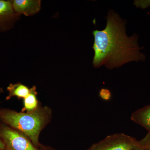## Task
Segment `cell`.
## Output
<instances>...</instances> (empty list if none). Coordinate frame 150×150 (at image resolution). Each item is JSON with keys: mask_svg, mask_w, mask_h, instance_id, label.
<instances>
[{"mask_svg": "<svg viewBox=\"0 0 150 150\" xmlns=\"http://www.w3.org/2000/svg\"><path fill=\"white\" fill-rule=\"evenodd\" d=\"M106 19L104 29L93 31V67L104 66L112 69L129 62L144 61L145 56L141 52L138 35L129 37L126 34V22L112 10L108 11Z\"/></svg>", "mask_w": 150, "mask_h": 150, "instance_id": "6da1fadb", "label": "cell"}, {"mask_svg": "<svg viewBox=\"0 0 150 150\" xmlns=\"http://www.w3.org/2000/svg\"><path fill=\"white\" fill-rule=\"evenodd\" d=\"M50 117L47 108H38L30 112H17L4 110L0 111V118L3 122L28 137L35 146L39 144L40 131Z\"/></svg>", "mask_w": 150, "mask_h": 150, "instance_id": "7a4b0ae2", "label": "cell"}, {"mask_svg": "<svg viewBox=\"0 0 150 150\" xmlns=\"http://www.w3.org/2000/svg\"><path fill=\"white\" fill-rule=\"evenodd\" d=\"M138 146V141L136 139L120 133L107 136L87 150H131Z\"/></svg>", "mask_w": 150, "mask_h": 150, "instance_id": "3957f363", "label": "cell"}, {"mask_svg": "<svg viewBox=\"0 0 150 150\" xmlns=\"http://www.w3.org/2000/svg\"><path fill=\"white\" fill-rule=\"evenodd\" d=\"M0 137L5 144L8 150H38L28 137L8 126L1 128Z\"/></svg>", "mask_w": 150, "mask_h": 150, "instance_id": "277c9868", "label": "cell"}, {"mask_svg": "<svg viewBox=\"0 0 150 150\" xmlns=\"http://www.w3.org/2000/svg\"><path fill=\"white\" fill-rule=\"evenodd\" d=\"M19 18L14 11L11 1L0 0V32L13 28Z\"/></svg>", "mask_w": 150, "mask_h": 150, "instance_id": "5b68a950", "label": "cell"}, {"mask_svg": "<svg viewBox=\"0 0 150 150\" xmlns=\"http://www.w3.org/2000/svg\"><path fill=\"white\" fill-rule=\"evenodd\" d=\"M14 11L17 15L32 16L37 13L41 8L40 0H12L11 1Z\"/></svg>", "mask_w": 150, "mask_h": 150, "instance_id": "8992f818", "label": "cell"}, {"mask_svg": "<svg viewBox=\"0 0 150 150\" xmlns=\"http://www.w3.org/2000/svg\"><path fill=\"white\" fill-rule=\"evenodd\" d=\"M131 118L150 133V105L136 110L132 113Z\"/></svg>", "mask_w": 150, "mask_h": 150, "instance_id": "52a82bcc", "label": "cell"}, {"mask_svg": "<svg viewBox=\"0 0 150 150\" xmlns=\"http://www.w3.org/2000/svg\"><path fill=\"white\" fill-rule=\"evenodd\" d=\"M37 92L35 86L30 88L29 93L23 100V107L22 111L30 112L34 111L38 108Z\"/></svg>", "mask_w": 150, "mask_h": 150, "instance_id": "ba28073f", "label": "cell"}, {"mask_svg": "<svg viewBox=\"0 0 150 150\" xmlns=\"http://www.w3.org/2000/svg\"><path fill=\"white\" fill-rule=\"evenodd\" d=\"M8 91V96L7 97V99H10L12 97H17L18 98H25L29 93L30 88L27 86L21 83H11L7 87Z\"/></svg>", "mask_w": 150, "mask_h": 150, "instance_id": "9c48e42d", "label": "cell"}, {"mask_svg": "<svg viewBox=\"0 0 150 150\" xmlns=\"http://www.w3.org/2000/svg\"><path fill=\"white\" fill-rule=\"evenodd\" d=\"M139 146L148 150H150V133L146 135L141 141H138Z\"/></svg>", "mask_w": 150, "mask_h": 150, "instance_id": "30bf717a", "label": "cell"}, {"mask_svg": "<svg viewBox=\"0 0 150 150\" xmlns=\"http://www.w3.org/2000/svg\"><path fill=\"white\" fill-rule=\"evenodd\" d=\"M99 96L104 100H109L111 98V93L110 91L107 88H102L99 92Z\"/></svg>", "mask_w": 150, "mask_h": 150, "instance_id": "8fae6325", "label": "cell"}, {"mask_svg": "<svg viewBox=\"0 0 150 150\" xmlns=\"http://www.w3.org/2000/svg\"><path fill=\"white\" fill-rule=\"evenodd\" d=\"M135 5L138 7L146 8L150 6V1H138L135 2Z\"/></svg>", "mask_w": 150, "mask_h": 150, "instance_id": "7c38bea8", "label": "cell"}, {"mask_svg": "<svg viewBox=\"0 0 150 150\" xmlns=\"http://www.w3.org/2000/svg\"><path fill=\"white\" fill-rule=\"evenodd\" d=\"M6 146L2 140L0 138V150H4L5 149Z\"/></svg>", "mask_w": 150, "mask_h": 150, "instance_id": "4fadbf2b", "label": "cell"}, {"mask_svg": "<svg viewBox=\"0 0 150 150\" xmlns=\"http://www.w3.org/2000/svg\"><path fill=\"white\" fill-rule=\"evenodd\" d=\"M131 150H148L146 149H144V148L141 147L139 146H138L134 148V149H132Z\"/></svg>", "mask_w": 150, "mask_h": 150, "instance_id": "5bb4252c", "label": "cell"}, {"mask_svg": "<svg viewBox=\"0 0 150 150\" xmlns=\"http://www.w3.org/2000/svg\"><path fill=\"white\" fill-rule=\"evenodd\" d=\"M2 91V89L1 88H0V92Z\"/></svg>", "mask_w": 150, "mask_h": 150, "instance_id": "9a60e30c", "label": "cell"}]
</instances>
